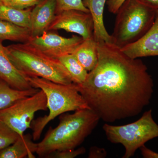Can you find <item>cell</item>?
<instances>
[{"label": "cell", "instance_id": "obj_1", "mask_svg": "<svg viewBox=\"0 0 158 158\" xmlns=\"http://www.w3.org/2000/svg\"><path fill=\"white\" fill-rule=\"evenodd\" d=\"M98 62L77 85L89 107L107 123L137 116L150 103L153 81L142 60L113 43L98 42Z\"/></svg>", "mask_w": 158, "mask_h": 158}, {"label": "cell", "instance_id": "obj_2", "mask_svg": "<svg viewBox=\"0 0 158 158\" xmlns=\"http://www.w3.org/2000/svg\"><path fill=\"white\" fill-rule=\"evenodd\" d=\"M59 124L50 127L43 140L37 143L36 153L46 158L55 152L75 149L84 142L98 124V115L90 109L64 113L59 116Z\"/></svg>", "mask_w": 158, "mask_h": 158}, {"label": "cell", "instance_id": "obj_3", "mask_svg": "<svg viewBox=\"0 0 158 158\" xmlns=\"http://www.w3.org/2000/svg\"><path fill=\"white\" fill-rule=\"evenodd\" d=\"M27 77L33 88L42 90L45 93L49 110L48 115L34 119L31 123V128L34 141L39 140L44 127L57 116L70 111L90 109L75 83L64 85L38 77Z\"/></svg>", "mask_w": 158, "mask_h": 158}, {"label": "cell", "instance_id": "obj_4", "mask_svg": "<svg viewBox=\"0 0 158 158\" xmlns=\"http://www.w3.org/2000/svg\"><path fill=\"white\" fill-rule=\"evenodd\" d=\"M6 48L11 62L26 77H38L64 85L73 83L59 59L48 56L27 43L11 44Z\"/></svg>", "mask_w": 158, "mask_h": 158}, {"label": "cell", "instance_id": "obj_5", "mask_svg": "<svg viewBox=\"0 0 158 158\" xmlns=\"http://www.w3.org/2000/svg\"><path fill=\"white\" fill-rule=\"evenodd\" d=\"M156 10L140 0H126L116 13L113 44L121 49L141 39L154 22Z\"/></svg>", "mask_w": 158, "mask_h": 158}, {"label": "cell", "instance_id": "obj_6", "mask_svg": "<svg viewBox=\"0 0 158 158\" xmlns=\"http://www.w3.org/2000/svg\"><path fill=\"white\" fill-rule=\"evenodd\" d=\"M103 129L110 142L124 146L123 158L131 157L146 142L158 137V124L153 118L152 110L144 112L135 122L121 126L105 123Z\"/></svg>", "mask_w": 158, "mask_h": 158}, {"label": "cell", "instance_id": "obj_7", "mask_svg": "<svg viewBox=\"0 0 158 158\" xmlns=\"http://www.w3.org/2000/svg\"><path fill=\"white\" fill-rule=\"evenodd\" d=\"M48 110L45 93L40 90L32 96L21 99L8 107L0 110V121L23 136L31 128L36 112Z\"/></svg>", "mask_w": 158, "mask_h": 158}, {"label": "cell", "instance_id": "obj_8", "mask_svg": "<svg viewBox=\"0 0 158 158\" xmlns=\"http://www.w3.org/2000/svg\"><path fill=\"white\" fill-rule=\"evenodd\" d=\"M81 36L66 38L56 33L47 31L40 36L31 37L27 43L48 56L59 59L60 57L73 53L83 42Z\"/></svg>", "mask_w": 158, "mask_h": 158}, {"label": "cell", "instance_id": "obj_9", "mask_svg": "<svg viewBox=\"0 0 158 158\" xmlns=\"http://www.w3.org/2000/svg\"><path fill=\"white\" fill-rule=\"evenodd\" d=\"M60 30L78 34L84 40L93 37L92 17L90 13L79 10L62 11L56 15L48 31Z\"/></svg>", "mask_w": 158, "mask_h": 158}, {"label": "cell", "instance_id": "obj_10", "mask_svg": "<svg viewBox=\"0 0 158 158\" xmlns=\"http://www.w3.org/2000/svg\"><path fill=\"white\" fill-rule=\"evenodd\" d=\"M121 49L133 59L158 56V9L154 22L149 31L138 41Z\"/></svg>", "mask_w": 158, "mask_h": 158}, {"label": "cell", "instance_id": "obj_11", "mask_svg": "<svg viewBox=\"0 0 158 158\" xmlns=\"http://www.w3.org/2000/svg\"><path fill=\"white\" fill-rule=\"evenodd\" d=\"M55 0H41L32 8L30 16L31 37L40 36L48 31L56 15Z\"/></svg>", "mask_w": 158, "mask_h": 158}, {"label": "cell", "instance_id": "obj_12", "mask_svg": "<svg viewBox=\"0 0 158 158\" xmlns=\"http://www.w3.org/2000/svg\"><path fill=\"white\" fill-rule=\"evenodd\" d=\"M2 41L0 40V78L16 90H27L33 88L27 77L11 62Z\"/></svg>", "mask_w": 158, "mask_h": 158}, {"label": "cell", "instance_id": "obj_13", "mask_svg": "<svg viewBox=\"0 0 158 158\" xmlns=\"http://www.w3.org/2000/svg\"><path fill=\"white\" fill-rule=\"evenodd\" d=\"M89 10L94 24L93 37L96 42L113 43L112 37L106 30L104 23L103 13L107 0H83Z\"/></svg>", "mask_w": 158, "mask_h": 158}, {"label": "cell", "instance_id": "obj_14", "mask_svg": "<svg viewBox=\"0 0 158 158\" xmlns=\"http://www.w3.org/2000/svg\"><path fill=\"white\" fill-rule=\"evenodd\" d=\"M33 140L31 134L20 136L13 144L0 150V158H35L34 154L36 152L37 143Z\"/></svg>", "mask_w": 158, "mask_h": 158}, {"label": "cell", "instance_id": "obj_15", "mask_svg": "<svg viewBox=\"0 0 158 158\" xmlns=\"http://www.w3.org/2000/svg\"><path fill=\"white\" fill-rule=\"evenodd\" d=\"M73 54L89 72L95 68L98 62L97 42L94 37L84 40Z\"/></svg>", "mask_w": 158, "mask_h": 158}, {"label": "cell", "instance_id": "obj_16", "mask_svg": "<svg viewBox=\"0 0 158 158\" xmlns=\"http://www.w3.org/2000/svg\"><path fill=\"white\" fill-rule=\"evenodd\" d=\"M39 90L34 88L27 90H16L0 78V110L8 107L21 99L34 95Z\"/></svg>", "mask_w": 158, "mask_h": 158}, {"label": "cell", "instance_id": "obj_17", "mask_svg": "<svg viewBox=\"0 0 158 158\" xmlns=\"http://www.w3.org/2000/svg\"><path fill=\"white\" fill-rule=\"evenodd\" d=\"M32 8L16 9L6 6L0 2V20L29 29L30 16Z\"/></svg>", "mask_w": 158, "mask_h": 158}, {"label": "cell", "instance_id": "obj_18", "mask_svg": "<svg viewBox=\"0 0 158 158\" xmlns=\"http://www.w3.org/2000/svg\"><path fill=\"white\" fill-rule=\"evenodd\" d=\"M30 29L0 20V40L26 43L31 38Z\"/></svg>", "mask_w": 158, "mask_h": 158}, {"label": "cell", "instance_id": "obj_19", "mask_svg": "<svg viewBox=\"0 0 158 158\" xmlns=\"http://www.w3.org/2000/svg\"><path fill=\"white\" fill-rule=\"evenodd\" d=\"M58 59L67 70L73 83L80 85L85 81L88 72L81 65L73 54L65 55Z\"/></svg>", "mask_w": 158, "mask_h": 158}, {"label": "cell", "instance_id": "obj_20", "mask_svg": "<svg viewBox=\"0 0 158 158\" xmlns=\"http://www.w3.org/2000/svg\"><path fill=\"white\" fill-rule=\"evenodd\" d=\"M19 136L8 125L0 121V150L13 144Z\"/></svg>", "mask_w": 158, "mask_h": 158}, {"label": "cell", "instance_id": "obj_21", "mask_svg": "<svg viewBox=\"0 0 158 158\" xmlns=\"http://www.w3.org/2000/svg\"><path fill=\"white\" fill-rule=\"evenodd\" d=\"M55 2L56 15L69 10H79L90 13L84 5L83 0H55Z\"/></svg>", "mask_w": 158, "mask_h": 158}, {"label": "cell", "instance_id": "obj_22", "mask_svg": "<svg viewBox=\"0 0 158 158\" xmlns=\"http://www.w3.org/2000/svg\"><path fill=\"white\" fill-rule=\"evenodd\" d=\"M41 0H0L6 6L16 9H24L33 8Z\"/></svg>", "mask_w": 158, "mask_h": 158}, {"label": "cell", "instance_id": "obj_23", "mask_svg": "<svg viewBox=\"0 0 158 158\" xmlns=\"http://www.w3.org/2000/svg\"><path fill=\"white\" fill-rule=\"evenodd\" d=\"M86 152V149L84 147H81L77 149L68 150L62 151L55 152L46 158H74Z\"/></svg>", "mask_w": 158, "mask_h": 158}, {"label": "cell", "instance_id": "obj_24", "mask_svg": "<svg viewBox=\"0 0 158 158\" xmlns=\"http://www.w3.org/2000/svg\"><path fill=\"white\" fill-rule=\"evenodd\" d=\"M126 0H108L107 5L109 11L113 14H116L117 11Z\"/></svg>", "mask_w": 158, "mask_h": 158}, {"label": "cell", "instance_id": "obj_25", "mask_svg": "<svg viewBox=\"0 0 158 158\" xmlns=\"http://www.w3.org/2000/svg\"><path fill=\"white\" fill-rule=\"evenodd\" d=\"M106 155V150L94 146L90 148L88 158H104Z\"/></svg>", "mask_w": 158, "mask_h": 158}, {"label": "cell", "instance_id": "obj_26", "mask_svg": "<svg viewBox=\"0 0 158 158\" xmlns=\"http://www.w3.org/2000/svg\"><path fill=\"white\" fill-rule=\"evenodd\" d=\"M141 154L145 158H158V153L147 148L144 145L140 148Z\"/></svg>", "mask_w": 158, "mask_h": 158}, {"label": "cell", "instance_id": "obj_27", "mask_svg": "<svg viewBox=\"0 0 158 158\" xmlns=\"http://www.w3.org/2000/svg\"><path fill=\"white\" fill-rule=\"evenodd\" d=\"M145 5L153 9H158V0H140Z\"/></svg>", "mask_w": 158, "mask_h": 158}]
</instances>
